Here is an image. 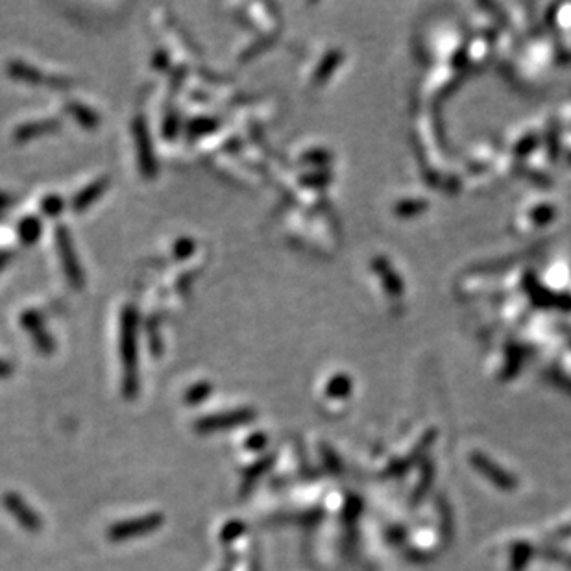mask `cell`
<instances>
[{"instance_id": "obj_3", "label": "cell", "mask_w": 571, "mask_h": 571, "mask_svg": "<svg viewBox=\"0 0 571 571\" xmlns=\"http://www.w3.org/2000/svg\"><path fill=\"white\" fill-rule=\"evenodd\" d=\"M135 129V141L139 146V161H141V169L146 176L156 174V159H154L152 152V143L148 137V126L144 124L143 119H137L134 124Z\"/></svg>"}, {"instance_id": "obj_13", "label": "cell", "mask_w": 571, "mask_h": 571, "mask_svg": "<svg viewBox=\"0 0 571 571\" xmlns=\"http://www.w3.org/2000/svg\"><path fill=\"white\" fill-rule=\"evenodd\" d=\"M154 65H156L157 69H165L166 65H169V55H166V52H157V54L154 55Z\"/></svg>"}, {"instance_id": "obj_11", "label": "cell", "mask_w": 571, "mask_h": 571, "mask_svg": "<svg viewBox=\"0 0 571 571\" xmlns=\"http://www.w3.org/2000/svg\"><path fill=\"white\" fill-rule=\"evenodd\" d=\"M63 206H65L63 200H61L60 196H55V194L46 196V198L41 202V209L46 217H55V215H60V213L63 211Z\"/></svg>"}, {"instance_id": "obj_6", "label": "cell", "mask_w": 571, "mask_h": 571, "mask_svg": "<svg viewBox=\"0 0 571 571\" xmlns=\"http://www.w3.org/2000/svg\"><path fill=\"white\" fill-rule=\"evenodd\" d=\"M43 224L37 217H24L18 224V235L24 245H33L41 237Z\"/></svg>"}, {"instance_id": "obj_1", "label": "cell", "mask_w": 571, "mask_h": 571, "mask_svg": "<svg viewBox=\"0 0 571 571\" xmlns=\"http://www.w3.org/2000/svg\"><path fill=\"white\" fill-rule=\"evenodd\" d=\"M122 357L128 372H135L137 364V314L135 309L128 307L122 314Z\"/></svg>"}, {"instance_id": "obj_7", "label": "cell", "mask_w": 571, "mask_h": 571, "mask_svg": "<svg viewBox=\"0 0 571 571\" xmlns=\"http://www.w3.org/2000/svg\"><path fill=\"white\" fill-rule=\"evenodd\" d=\"M55 122L52 120H43V122H28V124L21 126L17 132L18 139H30L33 135H39L41 132H46V129H54Z\"/></svg>"}, {"instance_id": "obj_8", "label": "cell", "mask_w": 571, "mask_h": 571, "mask_svg": "<svg viewBox=\"0 0 571 571\" xmlns=\"http://www.w3.org/2000/svg\"><path fill=\"white\" fill-rule=\"evenodd\" d=\"M11 73H14L17 78H23V80H26V82H32V83L45 82V76H43L39 70L33 69V67H30V65L14 63L11 65Z\"/></svg>"}, {"instance_id": "obj_10", "label": "cell", "mask_w": 571, "mask_h": 571, "mask_svg": "<svg viewBox=\"0 0 571 571\" xmlns=\"http://www.w3.org/2000/svg\"><path fill=\"white\" fill-rule=\"evenodd\" d=\"M69 111L70 113H76V115L80 117L78 120L83 126H95L98 122V117L95 111H91L89 107L76 106V102H74V104H69Z\"/></svg>"}, {"instance_id": "obj_12", "label": "cell", "mask_w": 571, "mask_h": 571, "mask_svg": "<svg viewBox=\"0 0 571 571\" xmlns=\"http://www.w3.org/2000/svg\"><path fill=\"white\" fill-rule=\"evenodd\" d=\"M193 252H194V240L191 239H180L174 245V255L178 259L189 257V255H193Z\"/></svg>"}, {"instance_id": "obj_5", "label": "cell", "mask_w": 571, "mask_h": 571, "mask_svg": "<svg viewBox=\"0 0 571 571\" xmlns=\"http://www.w3.org/2000/svg\"><path fill=\"white\" fill-rule=\"evenodd\" d=\"M106 187H107L106 178H102V180L95 181V183H91L89 187H85V189H83L82 193H78V196L74 198L73 202L74 209H76V211H83V209L87 208V206H91L100 194H104Z\"/></svg>"}, {"instance_id": "obj_2", "label": "cell", "mask_w": 571, "mask_h": 571, "mask_svg": "<svg viewBox=\"0 0 571 571\" xmlns=\"http://www.w3.org/2000/svg\"><path fill=\"white\" fill-rule=\"evenodd\" d=\"M55 240H58V245H60L61 250V261H63L65 274H67V277L70 279V283L80 289V287L83 285V272L82 268H80L78 257L74 254L73 240H70L69 233H67L65 228H60V230L55 231Z\"/></svg>"}, {"instance_id": "obj_9", "label": "cell", "mask_w": 571, "mask_h": 571, "mask_svg": "<svg viewBox=\"0 0 571 571\" xmlns=\"http://www.w3.org/2000/svg\"><path fill=\"white\" fill-rule=\"evenodd\" d=\"M218 122L215 119H209V117H198V119H194L193 122L189 124V135L193 134V137H198V135H206V134H211L213 129H217Z\"/></svg>"}, {"instance_id": "obj_4", "label": "cell", "mask_w": 571, "mask_h": 571, "mask_svg": "<svg viewBox=\"0 0 571 571\" xmlns=\"http://www.w3.org/2000/svg\"><path fill=\"white\" fill-rule=\"evenodd\" d=\"M474 464L477 466V468H479L484 475H489L493 483L499 484V486H503V489H511V486H514V479L508 477V475L505 474L503 470H499L498 466H493L489 459H484V457H481V455H475Z\"/></svg>"}]
</instances>
